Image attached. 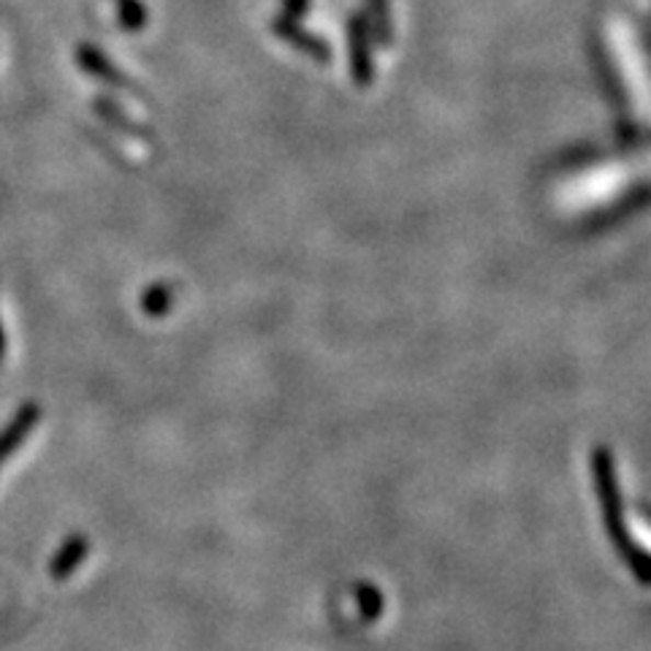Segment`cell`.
I'll return each instance as SVG.
<instances>
[{
    "label": "cell",
    "instance_id": "obj_1",
    "mask_svg": "<svg viewBox=\"0 0 651 651\" xmlns=\"http://www.w3.org/2000/svg\"><path fill=\"white\" fill-rule=\"evenodd\" d=\"M88 551H90V542L84 538L68 540L53 559V579H66V575H71Z\"/></svg>",
    "mask_w": 651,
    "mask_h": 651
}]
</instances>
